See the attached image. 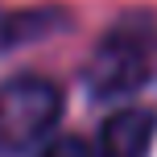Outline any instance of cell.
<instances>
[{
	"instance_id": "cell-2",
	"label": "cell",
	"mask_w": 157,
	"mask_h": 157,
	"mask_svg": "<svg viewBox=\"0 0 157 157\" xmlns=\"http://www.w3.org/2000/svg\"><path fill=\"white\" fill-rule=\"evenodd\" d=\"M149 50L153 41L136 29H116L99 41L95 58L87 62V87L95 99H120L132 95L149 78Z\"/></svg>"
},
{
	"instance_id": "cell-3",
	"label": "cell",
	"mask_w": 157,
	"mask_h": 157,
	"mask_svg": "<svg viewBox=\"0 0 157 157\" xmlns=\"http://www.w3.org/2000/svg\"><path fill=\"white\" fill-rule=\"evenodd\" d=\"M157 136V116L149 108H120L99 124L95 157H149Z\"/></svg>"
},
{
	"instance_id": "cell-4",
	"label": "cell",
	"mask_w": 157,
	"mask_h": 157,
	"mask_svg": "<svg viewBox=\"0 0 157 157\" xmlns=\"http://www.w3.org/2000/svg\"><path fill=\"white\" fill-rule=\"evenodd\" d=\"M58 21H62V13H54V8H46V13H17L0 25V41H33V37L46 33V25H58Z\"/></svg>"
},
{
	"instance_id": "cell-1",
	"label": "cell",
	"mask_w": 157,
	"mask_h": 157,
	"mask_svg": "<svg viewBox=\"0 0 157 157\" xmlns=\"http://www.w3.org/2000/svg\"><path fill=\"white\" fill-rule=\"evenodd\" d=\"M62 116V91L41 75H13L0 83V153H29L50 141Z\"/></svg>"
},
{
	"instance_id": "cell-5",
	"label": "cell",
	"mask_w": 157,
	"mask_h": 157,
	"mask_svg": "<svg viewBox=\"0 0 157 157\" xmlns=\"http://www.w3.org/2000/svg\"><path fill=\"white\" fill-rule=\"evenodd\" d=\"M37 157H95V145H87L83 136H50Z\"/></svg>"
}]
</instances>
